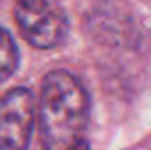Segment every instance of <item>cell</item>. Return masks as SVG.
Masks as SVG:
<instances>
[{"instance_id": "3", "label": "cell", "mask_w": 151, "mask_h": 150, "mask_svg": "<svg viewBox=\"0 0 151 150\" xmlns=\"http://www.w3.org/2000/svg\"><path fill=\"white\" fill-rule=\"evenodd\" d=\"M35 125V99L30 88L14 87L0 95V150H27Z\"/></svg>"}, {"instance_id": "2", "label": "cell", "mask_w": 151, "mask_h": 150, "mask_svg": "<svg viewBox=\"0 0 151 150\" xmlns=\"http://www.w3.org/2000/svg\"><path fill=\"white\" fill-rule=\"evenodd\" d=\"M14 21L21 37L37 50H55L69 34L60 0H14Z\"/></svg>"}, {"instance_id": "5", "label": "cell", "mask_w": 151, "mask_h": 150, "mask_svg": "<svg viewBox=\"0 0 151 150\" xmlns=\"http://www.w3.org/2000/svg\"><path fill=\"white\" fill-rule=\"evenodd\" d=\"M67 150H91V147H90V141L83 136V138H79V140H76L74 143L69 147Z\"/></svg>"}, {"instance_id": "4", "label": "cell", "mask_w": 151, "mask_h": 150, "mask_svg": "<svg viewBox=\"0 0 151 150\" xmlns=\"http://www.w3.org/2000/svg\"><path fill=\"white\" fill-rule=\"evenodd\" d=\"M19 67V48L12 34L0 25V83L11 79Z\"/></svg>"}, {"instance_id": "1", "label": "cell", "mask_w": 151, "mask_h": 150, "mask_svg": "<svg viewBox=\"0 0 151 150\" xmlns=\"http://www.w3.org/2000/svg\"><path fill=\"white\" fill-rule=\"evenodd\" d=\"M90 94L76 74L55 69L44 76L39 95V141L44 150H67L90 122Z\"/></svg>"}]
</instances>
